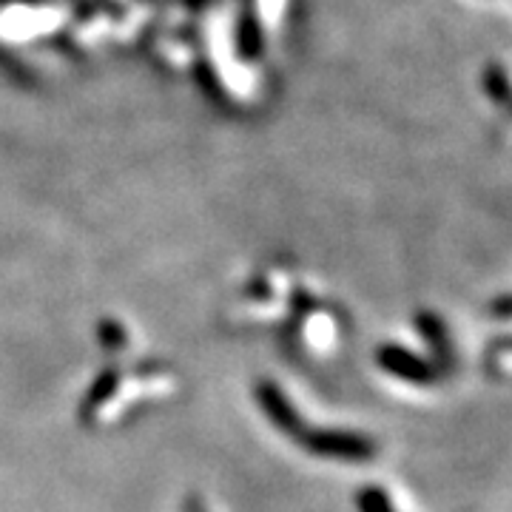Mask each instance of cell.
<instances>
[{
  "label": "cell",
  "mask_w": 512,
  "mask_h": 512,
  "mask_svg": "<svg viewBox=\"0 0 512 512\" xmlns=\"http://www.w3.org/2000/svg\"><path fill=\"white\" fill-rule=\"evenodd\" d=\"M490 313L498 319H512V296H501L490 305Z\"/></svg>",
  "instance_id": "obj_3"
},
{
  "label": "cell",
  "mask_w": 512,
  "mask_h": 512,
  "mask_svg": "<svg viewBox=\"0 0 512 512\" xmlns=\"http://www.w3.org/2000/svg\"><path fill=\"white\" fill-rule=\"evenodd\" d=\"M382 362L384 367L396 370L402 379H410V382H430V379H433L430 367L424 365L421 359H416V356H410V353H404V350L399 348L382 350Z\"/></svg>",
  "instance_id": "obj_1"
},
{
  "label": "cell",
  "mask_w": 512,
  "mask_h": 512,
  "mask_svg": "<svg viewBox=\"0 0 512 512\" xmlns=\"http://www.w3.org/2000/svg\"><path fill=\"white\" fill-rule=\"evenodd\" d=\"M487 92L493 94L498 103H507L512 97V86L510 80H507V74L501 72V69H495V66L487 72Z\"/></svg>",
  "instance_id": "obj_2"
}]
</instances>
